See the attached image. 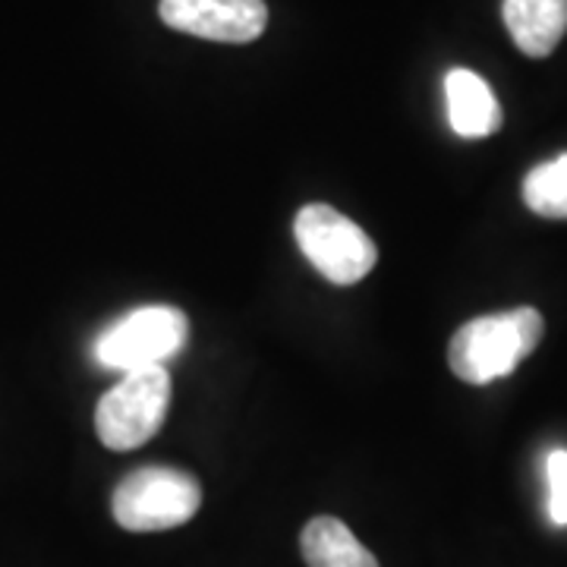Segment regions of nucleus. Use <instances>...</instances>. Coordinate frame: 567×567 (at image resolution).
Masks as SVG:
<instances>
[{"label": "nucleus", "mask_w": 567, "mask_h": 567, "mask_svg": "<svg viewBox=\"0 0 567 567\" xmlns=\"http://www.w3.org/2000/svg\"><path fill=\"white\" fill-rule=\"evenodd\" d=\"M546 322L533 306L470 319L447 347V365L466 385H488L511 375L543 341Z\"/></svg>", "instance_id": "obj_1"}, {"label": "nucleus", "mask_w": 567, "mask_h": 567, "mask_svg": "<svg viewBox=\"0 0 567 567\" xmlns=\"http://www.w3.org/2000/svg\"><path fill=\"white\" fill-rule=\"evenodd\" d=\"M203 505V486L193 473L174 466L133 470L111 495V514L130 533H162L183 527Z\"/></svg>", "instance_id": "obj_2"}, {"label": "nucleus", "mask_w": 567, "mask_h": 567, "mask_svg": "<svg viewBox=\"0 0 567 567\" xmlns=\"http://www.w3.org/2000/svg\"><path fill=\"white\" fill-rule=\"evenodd\" d=\"M171 410V375L164 365L123 372L95 406V432L111 451H136L158 435Z\"/></svg>", "instance_id": "obj_3"}, {"label": "nucleus", "mask_w": 567, "mask_h": 567, "mask_svg": "<svg viewBox=\"0 0 567 567\" xmlns=\"http://www.w3.org/2000/svg\"><path fill=\"white\" fill-rule=\"evenodd\" d=\"M189 341V319L177 306H142L107 324L92 347L95 360L114 372L155 369L174 360Z\"/></svg>", "instance_id": "obj_4"}, {"label": "nucleus", "mask_w": 567, "mask_h": 567, "mask_svg": "<svg viewBox=\"0 0 567 567\" xmlns=\"http://www.w3.org/2000/svg\"><path fill=\"white\" fill-rule=\"evenodd\" d=\"M293 237L309 262L331 284H357L379 262V249L360 224L322 203L303 205L293 218Z\"/></svg>", "instance_id": "obj_5"}, {"label": "nucleus", "mask_w": 567, "mask_h": 567, "mask_svg": "<svg viewBox=\"0 0 567 567\" xmlns=\"http://www.w3.org/2000/svg\"><path fill=\"white\" fill-rule=\"evenodd\" d=\"M158 13L177 32L224 44L256 41L268 25L265 0H162Z\"/></svg>", "instance_id": "obj_6"}, {"label": "nucleus", "mask_w": 567, "mask_h": 567, "mask_svg": "<svg viewBox=\"0 0 567 567\" xmlns=\"http://www.w3.org/2000/svg\"><path fill=\"white\" fill-rule=\"evenodd\" d=\"M447 123L464 140H486L502 130V104L488 82L473 70H451L445 76Z\"/></svg>", "instance_id": "obj_7"}, {"label": "nucleus", "mask_w": 567, "mask_h": 567, "mask_svg": "<svg viewBox=\"0 0 567 567\" xmlns=\"http://www.w3.org/2000/svg\"><path fill=\"white\" fill-rule=\"evenodd\" d=\"M505 25L527 58H548L567 32V0H505Z\"/></svg>", "instance_id": "obj_8"}, {"label": "nucleus", "mask_w": 567, "mask_h": 567, "mask_svg": "<svg viewBox=\"0 0 567 567\" xmlns=\"http://www.w3.org/2000/svg\"><path fill=\"white\" fill-rule=\"evenodd\" d=\"M300 548L309 567H379L375 555L338 517H316L303 527Z\"/></svg>", "instance_id": "obj_9"}, {"label": "nucleus", "mask_w": 567, "mask_h": 567, "mask_svg": "<svg viewBox=\"0 0 567 567\" xmlns=\"http://www.w3.org/2000/svg\"><path fill=\"white\" fill-rule=\"evenodd\" d=\"M524 203L539 218L567 221V152L529 171L524 181Z\"/></svg>", "instance_id": "obj_10"}, {"label": "nucleus", "mask_w": 567, "mask_h": 567, "mask_svg": "<svg viewBox=\"0 0 567 567\" xmlns=\"http://www.w3.org/2000/svg\"><path fill=\"white\" fill-rule=\"evenodd\" d=\"M548 480V517L551 524L565 527L567 524V451H551L546 457Z\"/></svg>", "instance_id": "obj_11"}]
</instances>
